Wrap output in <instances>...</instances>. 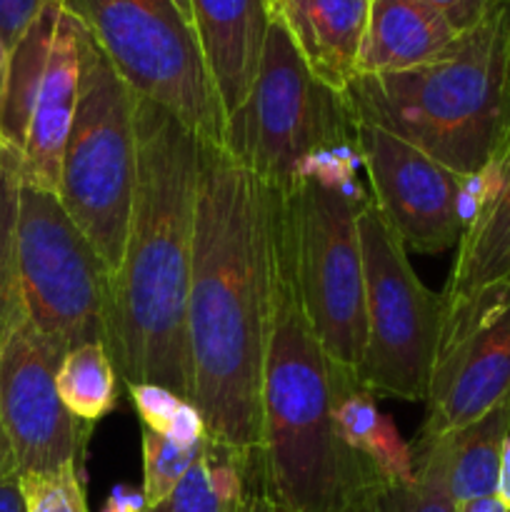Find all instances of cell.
Instances as JSON below:
<instances>
[{
	"instance_id": "obj_27",
	"label": "cell",
	"mask_w": 510,
	"mask_h": 512,
	"mask_svg": "<svg viewBox=\"0 0 510 512\" xmlns=\"http://www.w3.org/2000/svg\"><path fill=\"white\" fill-rule=\"evenodd\" d=\"M20 490L28 512H90L85 500V473L78 468L20 475Z\"/></svg>"
},
{
	"instance_id": "obj_14",
	"label": "cell",
	"mask_w": 510,
	"mask_h": 512,
	"mask_svg": "<svg viewBox=\"0 0 510 512\" xmlns=\"http://www.w3.org/2000/svg\"><path fill=\"white\" fill-rule=\"evenodd\" d=\"M80 25L68 10H60L48 60L35 90L23 153V183L58 193L60 165L73 128L80 85Z\"/></svg>"
},
{
	"instance_id": "obj_12",
	"label": "cell",
	"mask_w": 510,
	"mask_h": 512,
	"mask_svg": "<svg viewBox=\"0 0 510 512\" xmlns=\"http://www.w3.org/2000/svg\"><path fill=\"white\" fill-rule=\"evenodd\" d=\"M355 143L370 198L405 250L435 255L455 248L465 233L463 175L375 125L355 123Z\"/></svg>"
},
{
	"instance_id": "obj_1",
	"label": "cell",
	"mask_w": 510,
	"mask_h": 512,
	"mask_svg": "<svg viewBox=\"0 0 510 512\" xmlns=\"http://www.w3.org/2000/svg\"><path fill=\"white\" fill-rule=\"evenodd\" d=\"M265 185L225 145L200 140L188 345L193 405L210 443L255 465L270 315Z\"/></svg>"
},
{
	"instance_id": "obj_20",
	"label": "cell",
	"mask_w": 510,
	"mask_h": 512,
	"mask_svg": "<svg viewBox=\"0 0 510 512\" xmlns=\"http://www.w3.org/2000/svg\"><path fill=\"white\" fill-rule=\"evenodd\" d=\"M255 493V465L210 443L183 483L145 512H250Z\"/></svg>"
},
{
	"instance_id": "obj_8",
	"label": "cell",
	"mask_w": 510,
	"mask_h": 512,
	"mask_svg": "<svg viewBox=\"0 0 510 512\" xmlns=\"http://www.w3.org/2000/svg\"><path fill=\"white\" fill-rule=\"evenodd\" d=\"M365 280V350L358 383L370 393L425 403L443 338V298L408 260V250L368 198L358 215Z\"/></svg>"
},
{
	"instance_id": "obj_21",
	"label": "cell",
	"mask_w": 510,
	"mask_h": 512,
	"mask_svg": "<svg viewBox=\"0 0 510 512\" xmlns=\"http://www.w3.org/2000/svg\"><path fill=\"white\" fill-rule=\"evenodd\" d=\"M408 483L380 478L348 512H458L450 493L448 438H418Z\"/></svg>"
},
{
	"instance_id": "obj_24",
	"label": "cell",
	"mask_w": 510,
	"mask_h": 512,
	"mask_svg": "<svg viewBox=\"0 0 510 512\" xmlns=\"http://www.w3.org/2000/svg\"><path fill=\"white\" fill-rule=\"evenodd\" d=\"M23 183L20 153L0 148V348L25 323L18 265V203Z\"/></svg>"
},
{
	"instance_id": "obj_31",
	"label": "cell",
	"mask_w": 510,
	"mask_h": 512,
	"mask_svg": "<svg viewBox=\"0 0 510 512\" xmlns=\"http://www.w3.org/2000/svg\"><path fill=\"white\" fill-rule=\"evenodd\" d=\"M423 3L443 13L458 33H468L493 13L500 0H423Z\"/></svg>"
},
{
	"instance_id": "obj_39",
	"label": "cell",
	"mask_w": 510,
	"mask_h": 512,
	"mask_svg": "<svg viewBox=\"0 0 510 512\" xmlns=\"http://www.w3.org/2000/svg\"><path fill=\"white\" fill-rule=\"evenodd\" d=\"M175 5H178L180 13H183L185 18H188L190 23H193V15H190V3H188V0H175Z\"/></svg>"
},
{
	"instance_id": "obj_19",
	"label": "cell",
	"mask_w": 510,
	"mask_h": 512,
	"mask_svg": "<svg viewBox=\"0 0 510 512\" xmlns=\"http://www.w3.org/2000/svg\"><path fill=\"white\" fill-rule=\"evenodd\" d=\"M510 435V395L455 433L443 435L450 448V493L455 505L498 495L505 440Z\"/></svg>"
},
{
	"instance_id": "obj_34",
	"label": "cell",
	"mask_w": 510,
	"mask_h": 512,
	"mask_svg": "<svg viewBox=\"0 0 510 512\" xmlns=\"http://www.w3.org/2000/svg\"><path fill=\"white\" fill-rule=\"evenodd\" d=\"M458 512H510V505L500 495H488V498H475L468 503H460Z\"/></svg>"
},
{
	"instance_id": "obj_15",
	"label": "cell",
	"mask_w": 510,
	"mask_h": 512,
	"mask_svg": "<svg viewBox=\"0 0 510 512\" xmlns=\"http://www.w3.org/2000/svg\"><path fill=\"white\" fill-rule=\"evenodd\" d=\"M205 65L225 118H233L255 83L270 25L268 0H188Z\"/></svg>"
},
{
	"instance_id": "obj_30",
	"label": "cell",
	"mask_w": 510,
	"mask_h": 512,
	"mask_svg": "<svg viewBox=\"0 0 510 512\" xmlns=\"http://www.w3.org/2000/svg\"><path fill=\"white\" fill-rule=\"evenodd\" d=\"M50 3L53 0H0V38L10 53Z\"/></svg>"
},
{
	"instance_id": "obj_11",
	"label": "cell",
	"mask_w": 510,
	"mask_h": 512,
	"mask_svg": "<svg viewBox=\"0 0 510 512\" xmlns=\"http://www.w3.org/2000/svg\"><path fill=\"white\" fill-rule=\"evenodd\" d=\"M65 350L25 320L0 348V418L13 448L18 475L78 468L93 425L70 415L55 375Z\"/></svg>"
},
{
	"instance_id": "obj_32",
	"label": "cell",
	"mask_w": 510,
	"mask_h": 512,
	"mask_svg": "<svg viewBox=\"0 0 510 512\" xmlns=\"http://www.w3.org/2000/svg\"><path fill=\"white\" fill-rule=\"evenodd\" d=\"M145 510H148V505H145L143 490L128 488V485H115L103 505V512H145Z\"/></svg>"
},
{
	"instance_id": "obj_38",
	"label": "cell",
	"mask_w": 510,
	"mask_h": 512,
	"mask_svg": "<svg viewBox=\"0 0 510 512\" xmlns=\"http://www.w3.org/2000/svg\"><path fill=\"white\" fill-rule=\"evenodd\" d=\"M250 512H285V510L280 508V505H275L268 495L260 493V490L255 488L253 503H250Z\"/></svg>"
},
{
	"instance_id": "obj_37",
	"label": "cell",
	"mask_w": 510,
	"mask_h": 512,
	"mask_svg": "<svg viewBox=\"0 0 510 512\" xmlns=\"http://www.w3.org/2000/svg\"><path fill=\"white\" fill-rule=\"evenodd\" d=\"M498 495L505 500V505H510V435L505 440V450H503V468H500V488Z\"/></svg>"
},
{
	"instance_id": "obj_10",
	"label": "cell",
	"mask_w": 510,
	"mask_h": 512,
	"mask_svg": "<svg viewBox=\"0 0 510 512\" xmlns=\"http://www.w3.org/2000/svg\"><path fill=\"white\" fill-rule=\"evenodd\" d=\"M20 290L28 323L60 350L108 340L110 273L58 193L20 183Z\"/></svg>"
},
{
	"instance_id": "obj_28",
	"label": "cell",
	"mask_w": 510,
	"mask_h": 512,
	"mask_svg": "<svg viewBox=\"0 0 510 512\" xmlns=\"http://www.w3.org/2000/svg\"><path fill=\"white\" fill-rule=\"evenodd\" d=\"M365 455L388 480L408 483L413 478V448L400 438L398 425L390 415L380 413L378 425L365 445Z\"/></svg>"
},
{
	"instance_id": "obj_4",
	"label": "cell",
	"mask_w": 510,
	"mask_h": 512,
	"mask_svg": "<svg viewBox=\"0 0 510 512\" xmlns=\"http://www.w3.org/2000/svg\"><path fill=\"white\" fill-rule=\"evenodd\" d=\"M340 98L353 123L388 130L463 178L480 173L510 140L505 0L438 58L400 73L355 75Z\"/></svg>"
},
{
	"instance_id": "obj_2",
	"label": "cell",
	"mask_w": 510,
	"mask_h": 512,
	"mask_svg": "<svg viewBox=\"0 0 510 512\" xmlns=\"http://www.w3.org/2000/svg\"><path fill=\"white\" fill-rule=\"evenodd\" d=\"M138 173L123 260L110 275L108 348L128 385H163L193 403L188 298L193 278L200 138L138 98Z\"/></svg>"
},
{
	"instance_id": "obj_33",
	"label": "cell",
	"mask_w": 510,
	"mask_h": 512,
	"mask_svg": "<svg viewBox=\"0 0 510 512\" xmlns=\"http://www.w3.org/2000/svg\"><path fill=\"white\" fill-rule=\"evenodd\" d=\"M0 512H28L20 490V475H8L0 480Z\"/></svg>"
},
{
	"instance_id": "obj_16",
	"label": "cell",
	"mask_w": 510,
	"mask_h": 512,
	"mask_svg": "<svg viewBox=\"0 0 510 512\" xmlns=\"http://www.w3.org/2000/svg\"><path fill=\"white\" fill-rule=\"evenodd\" d=\"M495 163L500 183L458 243L443 293V330L458 323L495 290L510 285V140Z\"/></svg>"
},
{
	"instance_id": "obj_23",
	"label": "cell",
	"mask_w": 510,
	"mask_h": 512,
	"mask_svg": "<svg viewBox=\"0 0 510 512\" xmlns=\"http://www.w3.org/2000/svg\"><path fill=\"white\" fill-rule=\"evenodd\" d=\"M118 370L103 343L78 345L60 360L55 385L65 408L80 423L95 425L118 405Z\"/></svg>"
},
{
	"instance_id": "obj_5",
	"label": "cell",
	"mask_w": 510,
	"mask_h": 512,
	"mask_svg": "<svg viewBox=\"0 0 510 512\" xmlns=\"http://www.w3.org/2000/svg\"><path fill=\"white\" fill-rule=\"evenodd\" d=\"M78 40V103L60 165L58 200L113 275L123 260L138 173V95L83 25Z\"/></svg>"
},
{
	"instance_id": "obj_17",
	"label": "cell",
	"mask_w": 510,
	"mask_h": 512,
	"mask_svg": "<svg viewBox=\"0 0 510 512\" xmlns=\"http://www.w3.org/2000/svg\"><path fill=\"white\" fill-rule=\"evenodd\" d=\"M310 73L335 93L358 75L370 0H268Z\"/></svg>"
},
{
	"instance_id": "obj_18",
	"label": "cell",
	"mask_w": 510,
	"mask_h": 512,
	"mask_svg": "<svg viewBox=\"0 0 510 512\" xmlns=\"http://www.w3.org/2000/svg\"><path fill=\"white\" fill-rule=\"evenodd\" d=\"M458 30L423 0H370L358 55V75L410 70L438 58L458 40Z\"/></svg>"
},
{
	"instance_id": "obj_13",
	"label": "cell",
	"mask_w": 510,
	"mask_h": 512,
	"mask_svg": "<svg viewBox=\"0 0 510 512\" xmlns=\"http://www.w3.org/2000/svg\"><path fill=\"white\" fill-rule=\"evenodd\" d=\"M510 395V285L443 330L418 438H443Z\"/></svg>"
},
{
	"instance_id": "obj_40",
	"label": "cell",
	"mask_w": 510,
	"mask_h": 512,
	"mask_svg": "<svg viewBox=\"0 0 510 512\" xmlns=\"http://www.w3.org/2000/svg\"><path fill=\"white\" fill-rule=\"evenodd\" d=\"M505 10H508V38H510V0H505Z\"/></svg>"
},
{
	"instance_id": "obj_26",
	"label": "cell",
	"mask_w": 510,
	"mask_h": 512,
	"mask_svg": "<svg viewBox=\"0 0 510 512\" xmlns=\"http://www.w3.org/2000/svg\"><path fill=\"white\" fill-rule=\"evenodd\" d=\"M335 368V423H338L340 438L353 450L365 455L370 435L380 420L375 395L358 383L355 373Z\"/></svg>"
},
{
	"instance_id": "obj_36",
	"label": "cell",
	"mask_w": 510,
	"mask_h": 512,
	"mask_svg": "<svg viewBox=\"0 0 510 512\" xmlns=\"http://www.w3.org/2000/svg\"><path fill=\"white\" fill-rule=\"evenodd\" d=\"M8 75H10V50L0 38V108H3L5 90H8ZM3 135H0V148H3Z\"/></svg>"
},
{
	"instance_id": "obj_6",
	"label": "cell",
	"mask_w": 510,
	"mask_h": 512,
	"mask_svg": "<svg viewBox=\"0 0 510 512\" xmlns=\"http://www.w3.org/2000/svg\"><path fill=\"white\" fill-rule=\"evenodd\" d=\"M275 190V188H273ZM363 185L335 188L315 178L275 190L278 223L310 328L333 365L358 373L365 350V280L358 215Z\"/></svg>"
},
{
	"instance_id": "obj_3",
	"label": "cell",
	"mask_w": 510,
	"mask_h": 512,
	"mask_svg": "<svg viewBox=\"0 0 510 512\" xmlns=\"http://www.w3.org/2000/svg\"><path fill=\"white\" fill-rule=\"evenodd\" d=\"M385 478L340 438L335 368L310 328L293 263L270 205V315L260 390L255 488L285 512H348Z\"/></svg>"
},
{
	"instance_id": "obj_35",
	"label": "cell",
	"mask_w": 510,
	"mask_h": 512,
	"mask_svg": "<svg viewBox=\"0 0 510 512\" xmlns=\"http://www.w3.org/2000/svg\"><path fill=\"white\" fill-rule=\"evenodd\" d=\"M8 475H18V468H15L13 448H10L8 433H5L3 418H0V480L8 478Z\"/></svg>"
},
{
	"instance_id": "obj_9",
	"label": "cell",
	"mask_w": 510,
	"mask_h": 512,
	"mask_svg": "<svg viewBox=\"0 0 510 512\" xmlns=\"http://www.w3.org/2000/svg\"><path fill=\"white\" fill-rule=\"evenodd\" d=\"M343 143H355L343 98L310 73L283 25L270 18L255 83L228 120L225 148L265 185L288 190L305 158Z\"/></svg>"
},
{
	"instance_id": "obj_7",
	"label": "cell",
	"mask_w": 510,
	"mask_h": 512,
	"mask_svg": "<svg viewBox=\"0 0 510 512\" xmlns=\"http://www.w3.org/2000/svg\"><path fill=\"white\" fill-rule=\"evenodd\" d=\"M138 98L183 120L203 143L225 145L228 118L193 23L175 0H60Z\"/></svg>"
},
{
	"instance_id": "obj_22",
	"label": "cell",
	"mask_w": 510,
	"mask_h": 512,
	"mask_svg": "<svg viewBox=\"0 0 510 512\" xmlns=\"http://www.w3.org/2000/svg\"><path fill=\"white\" fill-rule=\"evenodd\" d=\"M60 10H63V3L53 0L10 53L8 90H5L3 108H0V135H3V143L18 153H23L35 90H38L40 75H43L45 60H48Z\"/></svg>"
},
{
	"instance_id": "obj_29",
	"label": "cell",
	"mask_w": 510,
	"mask_h": 512,
	"mask_svg": "<svg viewBox=\"0 0 510 512\" xmlns=\"http://www.w3.org/2000/svg\"><path fill=\"white\" fill-rule=\"evenodd\" d=\"M128 395L135 413H138L140 423H143V428L160 435H168L175 413L180 410V405L188 403V400H183L180 395H175L173 390L150 383L128 385Z\"/></svg>"
},
{
	"instance_id": "obj_25",
	"label": "cell",
	"mask_w": 510,
	"mask_h": 512,
	"mask_svg": "<svg viewBox=\"0 0 510 512\" xmlns=\"http://www.w3.org/2000/svg\"><path fill=\"white\" fill-rule=\"evenodd\" d=\"M143 438V495L145 505L155 508L163 503L198 463L203 453V443L198 445H178L168 440L165 435L153 433L148 428H140Z\"/></svg>"
}]
</instances>
